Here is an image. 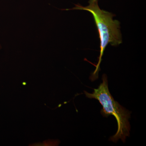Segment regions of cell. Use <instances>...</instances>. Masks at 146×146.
<instances>
[{"label":"cell","instance_id":"cell-1","mask_svg":"<svg viewBox=\"0 0 146 146\" xmlns=\"http://www.w3.org/2000/svg\"><path fill=\"white\" fill-rule=\"evenodd\" d=\"M98 0H90L89 5L86 7L80 5L75 4L72 9H63L62 10H81L89 11L94 17L95 23L98 28L100 41V50L98 58V61L96 65V69L91 74L90 78L92 81L98 78L99 72L100 68V65L106 48L108 44L113 46H116L122 43V35L120 31V22L114 20L115 15L102 10L98 5Z\"/></svg>","mask_w":146,"mask_h":146},{"label":"cell","instance_id":"cell-2","mask_svg":"<svg viewBox=\"0 0 146 146\" xmlns=\"http://www.w3.org/2000/svg\"><path fill=\"white\" fill-rule=\"evenodd\" d=\"M102 80V82L98 89H94L93 93L84 91V94L87 98L99 101L102 106L101 113L104 117L112 115L117 120V130L115 135L110 137V141L116 143L121 139L125 143L126 137L130 134L131 127L129 119L131 112L113 98L108 89L107 76L104 74Z\"/></svg>","mask_w":146,"mask_h":146},{"label":"cell","instance_id":"cell-3","mask_svg":"<svg viewBox=\"0 0 146 146\" xmlns=\"http://www.w3.org/2000/svg\"><path fill=\"white\" fill-rule=\"evenodd\" d=\"M2 46L1 45V43H0V50H1V49Z\"/></svg>","mask_w":146,"mask_h":146}]
</instances>
